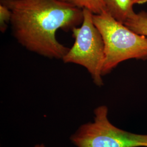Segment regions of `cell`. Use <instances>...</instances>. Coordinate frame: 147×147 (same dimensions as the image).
<instances>
[{"instance_id": "obj_6", "label": "cell", "mask_w": 147, "mask_h": 147, "mask_svg": "<svg viewBox=\"0 0 147 147\" xmlns=\"http://www.w3.org/2000/svg\"><path fill=\"white\" fill-rule=\"evenodd\" d=\"M124 25L137 34L147 37V12L135 13Z\"/></svg>"}, {"instance_id": "obj_5", "label": "cell", "mask_w": 147, "mask_h": 147, "mask_svg": "<svg viewBox=\"0 0 147 147\" xmlns=\"http://www.w3.org/2000/svg\"><path fill=\"white\" fill-rule=\"evenodd\" d=\"M105 11L117 21L124 24L135 13L134 0H102Z\"/></svg>"}, {"instance_id": "obj_3", "label": "cell", "mask_w": 147, "mask_h": 147, "mask_svg": "<svg viewBox=\"0 0 147 147\" xmlns=\"http://www.w3.org/2000/svg\"><path fill=\"white\" fill-rule=\"evenodd\" d=\"M84 19L80 26L72 29L75 42L62 59L87 70L97 86L104 85L102 68L105 61V45L102 37L93 21V13L83 9Z\"/></svg>"}, {"instance_id": "obj_4", "label": "cell", "mask_w": 147, "mask_h": 147, "mask_svg": "<svg viewBox=\"0 0 147 147\" xmlns=\"http://www.w3.org/2000/svg\"><path fill=\"white\" fill-rule=\"evenodd\" d=\"M109 109L102 105L94 111V121L80 126L70 137L78 147H147V134L126 131L115 126L108 118Z\"/></svg>"}, {"instance_id": "obj_10", "label": "cell", "mask_w": 147, "mask_h": 147, "mask_svg": "<svg viewBox=\"0 0 147 147\" xmlns=\"http://www.w3.org/2000/svg\"><path fill=\"white\" fill-rule=\"evenodd\" d=\"M34 147H45V146L43 144H37L36 146H35Z\"/></svg>"}, {"instance_id": "obj_7", "label": "cell", "mask_w": 147, "mask_h": 147, "mask_svg": "<svg viewBox=\"0 0 147 147\" xmlns=\"http://www.w3.org/2000/svg\"><path fill=\"white\" fill-rule=\"evenodd\" d=\"M82 9H86L94 14H100L105 11L102 0H62Z\"/></svg>"}, {"instance_id": "obj_9", "label": "cell", "mask_w": 147, "mask_h": 147, "mask_svg": "<svg viewBox=\"0 0 147 147\" xmlns=\"http://www.w3.org/2000/svg\"><path fill=\"white\" fill-rule=\"evenodd\" d=\"M147 2V0H134L135 4H143Z\"/></svg>"}, {"instance_id": "obj_8", "label": "cell", "mask_w": 147, "mask_h": 147, "mask_svg": "<svg viewBox=\"0 0 147 147\" xmlns=\"http://www.w3.org/2000/svg\"><path fill=\"white\" fill-rule=\"evenodd\" d=\"M11 13L10 9L5 5L0 3V30L4 33L7 29L8 25L11 23Z\"/></svg>"}, {"instance_id": "obj_2", "label": "cell", "mask_w": 147, "mask_h": 147, "mask_svg": "<svg viewBox=\"0 0 147 147\" xmlns=\"http://www.w3.org/2000/svg\"><path fill=\"white\" fill-rule=\"evenodd\" d=\"M93 21L105 45L102 76L110 73L124 61L147 59V37L132 31L106 11L93 14Z\"/></svg>"}, {"instance_id": "obj_1", "label": "cell", "mask_w": 147, "mask_h": 147, "mask_svg": "<svg viewBox=\"0 0 147 147\" xmlns=\"http://www.w3.org/2000/svg\"><path fill=\"white\" fill-rule=\"evenodd\" d=\"M11 11L14 36L28 50L62 59L69 48L59 42V29L72 30L82 24L83 9L62 0H0Z\"/></svg>"}]
</instances>
